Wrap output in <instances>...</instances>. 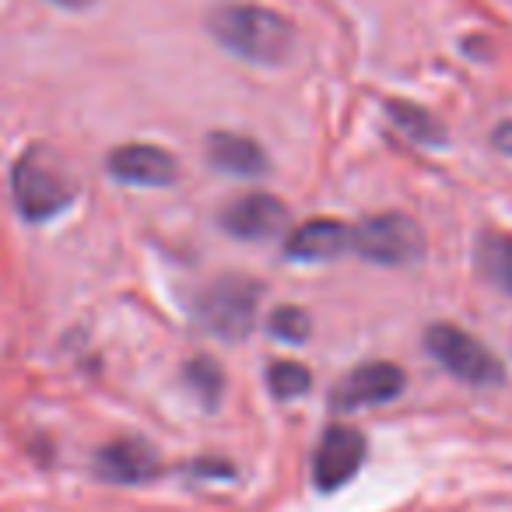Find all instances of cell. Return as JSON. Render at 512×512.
Masks as SVG:
<instances>
[{"mask_svg": "<svg viewBox=\"0 0 512 512\" xmlns=\"http://www.w3.org/2000/svg\"><path fill=\"white\" fill-rule=\"evenodd\" d=\"M207 32L221 50L260 67L288 64L295 53V25L260 4H221L207 15Z\"/></svg>", "mask_w": 512, "mask_h": 512, "instance_id": "6da1fadb", "label": "cell"}, {"mask_svg": "<svg viewBox=\"0 0 512 512\" xmlns=\"http://www.w3.org/2000/svg\"><path fill=\"white\" fill-rule=\"evenodd\" d=\"M11 193L18 211L29 221H50L64 214L74 200V183L43 148H32L22 155L11 172Z\"/></svg>", "mask_w": 512, "mask_h": 512, "instance_id": "7a4b0ae2", "label": "cell"}, {"mask_svg": "<svg viewBox=\"0 0 512 512\" xmlns=\"http://www.w3.org/2000/svg\"><path fill=\"white\" fill-rule=\"evenodd\" d=\"M260 299H264L260 281L228 274V278L211 281L200 292L197 320L204 323V330L221 337V341H242L253 330L256 313H260Z\"/></svg>", "mask_w": 512, "mask_h": 512, "instance_id": "3957f363", "label": "cell"}, {"mask_svg": "<svg viewBox=\"0 0 512 512\" xmlns=\"http://www.w3.org/2000/svg\"><path fill=\"white\" fill-rule=\"evenodd\" d=\"M351 249L369 264L407 267L425 256V235H421L418 221L407 214H376L351 228Z\"/></svg>", "mask_w": 512, "mask_h": 512, "instance_id": "277c9868", "label": "cell"}, {"mask_svg": "<svg viewBox=\"0 0 512 512\" xmlns=\"http://www.w3.org/2000/svg\"><path fill=\"white\" fill-rule=\"evenodd\" d=\"M425 348L449 376L470 386H495L505 379V369L474 334L453 327V323H432L425 330Z\"/></svg>", "mask_w": 512, "mask_h": 512, "instance_id": "5b68a950", "label": "cell"}, {"mask_svg": "<svg viewBox=\"0 0 512 512\" xmlns=\"http://www.w3.org/2000/svg\"><path fill=\"white\" fill-rule=\"evenodd\" d=\"M407 386V376L400 365L393 362H365L358 369H351L348 376L337 383L334 397V411H358V407H376V404H390L393 397H400Z\"/></svg>", "mask_w": 512, "mask_h": 512, "instance_id": "8992f818", "label": "cell"}, {"mask_svg": "<svg viewBox=\"0 0 512 512\" xmlns=\"http://www.w3.org/2000/svg\"><path fill=\"white\" fill-rule=\"evenodd\" d=\"M221 228L242 242L278 239L288 228V207L271 193H242L221 211Z\"/></svg>", "mask_w": 512, "mask_h": 512, "instance_id": "52a82bcc", "label": "cell"}, {"mask_svg": "<svg viewBox=\"0 0 512 512\" xmlns=\"http://www.w3.org/2000/svg\"><path fill=\"white\" fill-rule=\"evenodd\" d=\"M365 460V439L348 425L327 428V435L320 439L313 456V477L323 491H334L341 484H348L358 474Z\"/></svg>", "mask_w": 512, "mask_h": 512, "instance_id": "ba28073f", "label": "cell"}, {"mask_svg": "<svg viewBox=\"0 0 512 512\" xmlns=\"http://www.w3.org/2000/svg\"><path fill=\"white\" fill-rule=\"evenodd\" d=\"M95 467L113 484H148L162 474V456L151 442L127 435V439H113L109 446H102Z\"/></svg>", "mask_w": 512, "mask_h": 512, "instance_id": "9c48e42d", "label": "cell"}, {"mask_svg": "<svg viewBox=\"0 0 512 512\" xmlns=\"http://www.w3.org/2000/svg\"><path fill=\"white\" fill-rule=\"evenodd\" d=\"M109 172L127 186H172L179 162L155 144H123L109 155Z\"/></svg>", "mask_w": 512, "mask_h": 512, "instance_id": "30bf717a", "label": "cell"}, {"mask_svg": "<svg viewBox=\"0 0 512 512\" xmlns=\"http://www.w3.org/2000/svg\"><path fill=\"white\" fill-rule=\"evenodd\" d=\"M344 249H351V225H344L337 218L306 221L285 242L288 260H299V264H323V260L341 256Z\"/></svg>", "mask_w": 512, "mask_h": 512, "instance_id": "8fae6325", "label": "cell"}, {"mask_svg": "<svg viewBox=\"0 0 512 512\" xmlns=\"http://www.w3.org/2000/svg\"><path fill=\"white\" fill-rule=\"evenodd\" d=\"M207 162L214 165L225 176H239V179H260L267 176V151L246 134H211L207 137Z\"/></svg>", "mask_w": 512, "mask_h": 512, "instance_id": "7c38bea8", "label": "cell"}, {"mask_svg": "<svg viewBox=\"0 0 512 512\" xmlns=\"http://www.w3.org/2000/svg\"><path fill=\"white\" fill-rule=\"evenodd\" d=\"M477 267L491 285L512 295V235L484 232L477 239Z\"/></svg>", "mask_w": 512, "mask_h": 512, "instance_id": "4fadbf2b", "label": "cell"}, {"mask_svg": "<svg viewBox=\"0 0 512 512\" xmlns=\"http://www.w3.org/2000/svg\"><path fill=\"white\" fill-rule=\"evenodd\" d=\"M386 113H390L393 123H397L407 137H414L418 144H432V148H435V144L446 141V130L439 127V120H435L428 109L414 106V102H390V106H386Z\"/></svg>", "mask_w": 512, "mask_h": 512, "instance_id": "5bb4252c", "label": "cell"}, {"mask_svg": "<svg viewBox=\"0 0 512 512\" xmlns=\"http://www.w3.org/2000/svg\"><path fill=\"white\" fill-rule=\"evenodd\" d=\"M267 386L278 400H295L313 386V372L299 362H274L267 369Z\"/></svg>", "mask_w": 512, "mask_h": 512, "instance_id": "9a60e30c", "label": "cell"}, {"mask_svg": "<svg viewBox=\"0 0 512 512\" xmlns=\"http://www.w3.org/2000/svg\"><path fill=\"white\" fill-rule=\"evenodd\" d=\"M186 383L193 386V393H197L207 407L218 404L221 390H225V376H221L218 362H214V358H207V355L186 362Z\"/></svg>", "mask_w": 512, "mask_h": 512, "instance_id": "2e32d148", "label": "cell"}, {"mask_svg": "<svg viewBox=\"0 0 512 512\" xmlns=\"http://www.w3.org/2000/svg\"><path fill=\"white\" fill-rule=\"evenodd\" d=\"M309 330H313V323H309L306 309H299V306H281V309H274V316H271V334L278 337V341L302 344L309 337Z\"/></svg>", "mask_w": 512, "mask_h": 512, "instance_id": "e0dca14e", "label": "cell"}, {"mask_svg": "<svg viewBox=\"0 0 512 512\" xmlns=\"http://www.w3.org/2000/svg\"><path fill=\"white\" fill-rule=\"evenodd\" d=\"M495 148L512 155V123H502V127L495 130Z\"/></svg>", "mask_w": 512, "mask_h": 512, "instance_id": "ac0fdd59", "label": "cell"}, {"mask_svg": "<svg viewBox=\"0 0 512 512\" xmlns=\"http://www.w3.org/2000/svg\"><path fill=\"white\" fill-rule=\"evenodd\" d=\"M57 8H67V11H81V8H88L92 0H53Z\"/></svg>", "mask_w": 512, "mask_h": 512, "instance_id": "d6986e66", "label": "cell"}]
</instances>
